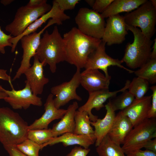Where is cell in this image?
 <instances>
[{"mask_svg": "<svg viewBox=\"0 0 156 156\" xmlns=\"http://www.w3.org/2000/svg\"><path fill=\"white\" fill-rule=\"evenodd\" d=\"M114 0H96L92 7V10L102 14L109 7Z\"/></svg>", "mask_w": 156, "mask_h": 156, "instance_id": "cell-33", "label": "cell"}, {"mask_svg": "<svg viewBox=\"0 0 156 156\" xmlns=\"http://www.w3.org/2000/svg\"><path fill=\"white\" fill-rule=\"evenodd\" d=\"M151 3L154 7L156 8V0H151Z\"/></svg>", "mask_w": 156, "mask_h": 156, "instance_id": "cell-46", "label": "cell"}, {"mask_svg": "<svg viewBox=\"0 0 156 156\" xmlns=\"http://www.w3.org/2000/svg\"><path fill=\"white\" fill-rule=\"evenodd\" d=\"M133 128L129 119L121 111L116 115L107 135L114 142L120 145L123 144L126 137Z\"/></svg>", "mask_w": 156, "mask_h": 156, "instance_id": "cell-21", "label": "cell"}, {"mask_svg": "<svg viewBox=\"0 0 156 156\" xmlns=\"http://www.w3.org/2000/svg\"><path fill=\"white\" fill-rule=\"evenodd\" d=\"M154 42L153 44L152 51L151 52V59H156V38L154 40Z\"/></svg>", "mask_w": 156, "mask_h": 156, "instance_id": "cell-42", "label": "cell"}, {"mask_svg": "<svg viewBox=\"0 0 156 156\" xmlns=\"http://www.w3.org/2000/svg\"><path fill=\"white\" fill-rule=\"evenodd\" d=\"M78 29L86 35L101 39L105 26L101 14L87 8L79 9L75 18Z\"/></svg>", "mask_w": 156, "mask_h": 156, "instance_id": "cell-8", "label": "cell"}, {"mask_svg": "<svg viewBox=\"0 0 156 156\" xmlns=\"http://www.w3.org/2000/svg\"><path fill=\"white\" fill-rule=\"evenodd\" d=\"M152 91L151 105L148 118H156V86L154 85L150 87Z\"/></svg>", "mask_w": 156, "mask_h": 156, "instance_id": "cell-35", "label": "cell"}, {"mask_svg": "<svg viewBox=\"0 0 156 156\" xmlns=\"http://www.w3.org/2000/svg\"><path fill=\"white\" fill-rule=\"evenodd\" d=\"M151 95L135 99L128 107L122 111L129 119L133 127L148 118L150 109Z\"/></svg>", "mask_w": 156, "mask_h": 156, "instance_id": "cell-19", "label": "cell"}, {"mask_svg": "<svg viewBox=\"0 0 156 156\" xmlns=\"http://www.w3.org/2000/svg\"><path fill=\"white\" fill-rule=\"evenodd\" d=\"M147 0H114L107 9L101 14L104 18L119 13H129L136 9Z\"/></svg>", "mask_w": 156, "mask_h": 156, "instance_id": "cell-24", "label": "cell"}, {"mask_svg": "<svg viewBox=\"0 0 156 156\" xmlns=\"http://www.w3.org/2000/svg\"><path fill=\"white\" fill-rule=\"evenodd\" d=\"M28 124L8 107H0V142L3 146H16L27 139Z\"/></svg>", "mask_w": 156, "mask_h": 156, "instance_id": "cell-2", "label": "cell"}, {"mask_svg": "<svg viewBox=\"0 0 156 156\" xmlns=\"http://www.w3.org/2000/svg\"><path fill=\"white\" fill-rule=\"evenodd\" d=\"M16 146L27 156H39V151L42 149L41 145L27 138Z\"/></svg>", "mask_w": 156, "mask_h": 156, "instance_id": "cell-31", "label": "cell"}, {"mask_svg": "<svg viewBox=\"0 0 156 156\" xmlns=\"http://www.w3.org/2000/svg\"><path fill=\"white\" fill-rule=\"evenodd\" d=\"M60 10L64 12L67 10L73 9L77 4L80 1L79 0H55Z\"/></svg>", "mask_w": 156, "mask_h": 156, "instance_id": "cell-32", "label": "cell"}, {"mask_svg": "<svg viewBox=\"0 0 156 156\" xmlns=\"http://www.w3.org/2000/svg\"><path fill=\"white\" fill-rule=\"evenodd\" d=\"M3 88L0 85V99H4L8 96L6 93L3 90Z\"/></svg>", "mask_w": 156, "mask_h": 156, "instance_id": "cell-43", "label": "cell"}, {"mask_svg": "<svg viewBox=\"0 0 156 156\" xmlns=\"http://www.w3.org/2000/svg\"><path fill=\"white\" fill-rule=\"evenodd\" d=\"M114 97L113 100L110 101L115 112L118 110H123L129 106L135 100L133 96L127 90L122 92L118 96Z\"/></svg>", "mask_w": 156, "mask_h": 156, "instance_id": "cell-30", "label": "cell"}, {"mask_svg": "<svg viewBox=\"0 0 156 156\" xmlns=\"http://www.w3.org/2000/svg\"><path fill=\"white\" fill-rule=\"evenodd\" d=\"M130 81L127 80L125 86L122 88L114 91H109V89L98 90L89 93V97L86 103L78 108L79 111H85L88 114L91 122H95L98 116L93 115L91 112L93 109L97 111L105 107L104 103L108 99L116 96L117 94L128 89Z\"/></svg>", "mask_w": 156, "mask_h": 156, "instance_id": "cell-14", "label": "cell"}, {"mask_svg": "<svg viewBox=\"0 0 156 156\" xmlns=\"http://www.w3.org/2000/svg\"><path fill=\"white\" fill-rule=\"evenodd\" d=\"M0 79L8 81L10 84L12 88H14L12 83L11 78L7 73V70L0 69Z\"/></svg>", "mask_w": 156, "mask_h": 156, "instance_id": "cell-40", "label": "cell"}, {"mask_svg": "<svg viewBox=\"0 0 156 156\" xmlns=\"http://www.w3.org/2000/svg\"><path fill=\"white\" fill-rule=\"evenodd\" d=\"M137 77L144 79L149 83L154 84L156 82V59H151L137 70L134 71Z\"/></svg>", "mask_w": 156, "mask_h": 156, "instance_id": "cell-27", "label": "cell"}, {"mask_svg": "<svg viewBox=\"0 0 156 156\" xmlns=\"http://www.w3.org/2000/svg\"><path fill=\"white\" fill-rule=\"evenodd\" d=\"M75 126L73 133L89 135L94 133L88 114L85 111L77 110L75 115Z\"/></svg>", "mask_w": 156, "mask_h": 156, "instance_id": "cell-26", "label": "cell"}, {"mask_svg": "<svg viewBox=\"0 0 156 156\" xmlns=\"http://www.w3.org/2000/svg\"><path fill=\"white\" fill-rule=\"evenodd\" d=\"M96 150L99 156H125L120 145L113 141L108 135L96 146Z\"/></svg>", "mask_w": 156, "mask_h": 156, "instance_id": "cell-25", "label": "cell"}, {"mask_svg": "<svg viewBox=\"0 0 156 156\" xmlns=\"http://www.w3.org/2000/svg\"><path fill=\"white\" fill-rule=\"evenodd\" d=\"M126 26L127 30L133 33L134 39L132 43L127 44L121 60L131 69L140 68L151 59L153 42L146 37L138 27L126 25Z\"/></svg>", "mask_w": 156, "mask_h": 156, "instance_id": "cell-4", "label": "cell"}, {"mask_svg": "<svg viewBox=\"0 0 156 156\" xmlns=\"http://www.w3.org/2000/svg\"><path fill=\"white\" fill-rule=\"evenodd\" d=\"M90 150L89 148L75 146L66 156H87Z\"/></svg>", "mask_w": 156, "mask_h": 156, "instance_id": "cell-36", "label": "cell"}, {"mask_svg": "<svg viewBox=\"0 0 156 156\" xmlns=\"http://www.w3.org/2000/svg\"><path fill=\"white\" fill-rule=\"evenodd\" d=\"M34 57L33 65L24 74L33 93L37 96L42 93L44 86L49 83V80L44 75V63L40 62L36 54Z\"/></svg>", "mask_w": 156, "mask_h": 156, "instance_id": "cell-16", "label": "cell"}, {"mask_svg": "<svg viewBox=\"0 0 156 156\" xmlns=\"http://www.w3.org/2000/svg\"><path fill=\"white\" fill-rule=\"evenodd\" d=\"M23 89L16 90L14 88L9 90L3 88L8 96L4 100L15 109L28 108L31 105L40 107L42 105V98L34 94L30 87L26 81Z\"/></svg>", "mask_w": 156, "mask_h": 156, "instance_id": "cell-12", "label": "cell"}, {"mask_svg": "<svg viewBox=\"0 0 156 156\" xmlns=\"http://www.w3.org/2000/svg\"><path fill=\"white\" fill-rule=\"evenodd\" d=\"M47 2L36 6L27 4L20 7L5 30L13 37L20 35L30 25L51 10L52 6Z\"/></svg>", "mask_w": 156, "mask_h": 156, "instance_id": "cell-5", "label": "cell"}, {"mask_svg": "<svg viewBox=\"0 0 156 156\" xmlns=\"http://www.w3.org/2000/svg\"><path fill=\"white\" fill-rule=\"evenodd\" d=\"M126 25L140 28L142 34L151 39L155 31L156 8L150 0H147L138 8L123 16Z\"/></svg>", "mask_w": 156, "mask_h": 156, "instance_id": "cell-6", "label": "cell"}, {"mask_svg": "<svg viewBox=\"0 0 156 156\" xmlns=\"http://www.w3.org/2000/svg\"><path fill=\"white\" fill-rule=\"evenodd\" d=\"M9 156H27L21 151L15 145L3 146Z\"/></svg>", "mask_w": 156, "mask_h": 156, "instance_id": "cell-38", "label": "cell"}, {"mask_svg": "<svg viewBox=\"0 0 156 156\" xmlns=\"http://www.w3.org/2000/svg\"><path fill=\"white\" fill-rule=\"evenodd\" d=\"M54 137L51 129L29 130L27 138L36 143L42 145L48 142Z\"/></svg>", "mask_w": 156, "mask_h": 156, "instance_id": "cell-29", "label": "cell"}, {"mask_svg": "<svg viewBox=\"0 0 156 156\" xmlns=\"http://www.w3.org/2000/svg\"><path fill=\"white\" fill-rule=\"evenodd\" d=\"M96 140V138L94 134L86 135L66 133L53 138L47 143L41 145V147L42 149L47 145L52 146L62 143L65 147L78 145L84 148H88L95 142Z\"/></svg>", "mask_w": 156, "mask_h": 156, "instance_id": "cell-20", "label": "cell"}, {"mask_svg": "<svg viewBox=\"0 0 156 156\" xmlns=\"http://www.w3.org/2000/svg\"><path fill=\"white\" fill-rule=\"evenodd\" d=\"M70 18L69 16L60 10L57 3L55 0H53L51 8L49 11L30 25L21 35L16 37H13L10 39V42L12 44L11 52L13 53L15 51L18 42L22 37L36 32L38 29L49 19L56 20L62 24L63 21Z\"/></svg>", "mask_w": 156, "mask_h": 156, "instance_id": "cell-15", "label": "cell"}, {"mask_svg": "<svg viewBox=\"0 0 156 156\" xmlns=\"http://www.w3.org/2000/svg\"><path fill=\"white\" fill-rule=\"evenodd\" d=\"M143 148L146 149L156 153V138L148 141L144 145Z\"/></svg>", "mask_w": 156, "mask_h": 156, "instance_id": "cell-39", "label": "cell"}, {"mask_svg": "<svg viewBox=\"0 0 156 156\" xmlns=\"http://www.w3.org/2000/svg\"><path fill=\"white\" fill-rule=\"evenodd\" d=\"M149 83L145 79L138 77H134L130 83L128 91L135 99H141L148 90Z\"/></svg>", "mask_w": 156, "mask_h": 156, "instance_id": "cell-28", "label": "cell"}, {"mask_svg": "<svg viewBox=\"0 0 156 156\" xmlns=\"http://www.w3.org/2000/svg\"><path fill=\"white\" fill-rule=\"evenodd\" d=\"M106 44L102 41L97 48L89 55L84 68L85 70L100 69L104 73L105 76L109 77L108 68L111 66H116L124 69L129 73L134 71L127 68L122 65V61L118 59L112 58L105 52Z\"/></svg>", "mask_w": 156, "mask_h": 156, "instance_id": "cell-11", "label": "cell"}, {"mask_svg": "<svg viewBox=\"0 0 156 156\" xmlns=\"http://www.w3.org/2000/svg\"><path fill=\"white\" fill-rule=\"evenodd\" d=\"M123 16L118 14L108 17L102 41L108 46L122 43L128 34Z\"/></svg>", "mask_w": 156, "mask_h": 156, "instance_id": "cell-13", "label": "cell"}, {"mask_svg": "<svg viewBox=\"0 0 156 156\" xmlns=\"http://www.w3.org/2000/svg\"><path fill=\"white\" fill-rule=\"evenodd\" d=\"M55 24L61 25L58 21L50 19L47 24L38 32H35L22 37L21 40L23 53L20 66L14 76L13 80L20 78L25 72L31 66L30 60L35 55L38 47L41 34L48 27Z\"/></svg>", "mask_w": 156, "mask_h": 156, "instance_id": "cell-9", "label": "cell"}, {"mask_svg": "<svg viewBox=\"0 0 156 156\" xmlns=\"http://www.w3.org/2000/svg\"><path fill=\"white\" fill-rule=\"evenodd\" d=\"M111 78L106 77L99 70H85L81 73L80 84L88 92L109 89Z\"/></svg>", "mask_w": 156, "mask_h": 156, "instance_id": "cell-18", "label": "cell"}, {"mask_svg": "<svg viewBox=\"0 0 156 156\" xmlns=\"http://www.w3.org/2000/svg\"><path fill=\"white\" fill-rule=\"evenodd\" d=\"M47 1L46 0H30L27 5L31 6H36L40 5Z\"/></svg>", "mask_w": 156, "mask_h": 156, "instance_id": "cell-41", "label": "cell"}, {"mask_svg": "<svg viewBox=\"0 0 156 156\" xmlns=\"http://www.w3.org/2000/svg\"><path fill=\"white\" fill-rule=\"evenodd\" d=\"M94 0H86L85 1L91 7H92L95 2Z\"/></svg>", "mask_w": 156, "mask_h": 156, "instance_id": "cell-45", "label": "cell"}, {"mask_svg": "<svg viewBox=\"0 0 156 156\" xmlns=\"http://www.w3.org/2000/svg\"><path fill=\"white\" fill-rule=\"evenodd\" d=\"M13 37L11 34L7 35L2 30L0 26V52L4 54L5 53V48L7 46L12 47V44L10 39Z\"/></svg>", "mask_w": 156, "mask_h": 156, "instance_id": "cell-34", "label": "cell"}, {"mask_svg": "<svg viewBox=\"0 0 156 156\" xmlns=\"http://www.w3.org/2000/svg\"><path fill=\"white\" fill-rule=\"evenodd\" d=\"M36 55L44 66L48 64L52 73L55 72L57 64L65 61L64 44L63 38L55 26L49 34L46 30L41 38Z\"/></svg>", "mask_w": 156, "mask_h": 156, "instance_id": "cell-3", "label": "cell"}, {"mask_svg": "<svg viewBox=\"0 0 156 156\" xmlns=\"http://www.w3.org/2000/svg\"><path fill=\"white\" fill-rule=\"evenodd\" d=\"M105 107L106 112L104 117L102 119L98 118L95 122H91V125L95 129L94 134L96 138L95 145L96 147L108 134L116 116L115 112L112 109L110 100Z\"/></svg>", "mask_w": 156, "mask_h": 156, "instance_id": "cell-22", "label": "cell"}, {"mask_svg": "<svg viewBox=\"0 0 156 156\" xmlns=\"http://www.w3.org/2000/svg\"><path fill=\"white\" fill-rule=\"evenodd\" d=\"M63 39L65 61L80 69L84 68L89 56L102 41L83 34L75 27L64 34Z\"/></svg>", "mask_w": 156, "mask_h": 156, "instance_id": "cell-1", "label": "cell"}, {"mask_svg": "<svg viewBox=\"0 0 156 156\" xmlns=\"http://www.w3.org/2000/svg\"><path fill=\"white\" fill-rule=\"evenodd\" d=\"M126 154L127 156H156V153L146 149H139L129 152Z\"/></svg>", "mask_w": 156, "mask_h": 156, "instance_id": "cell-37", "label": "cell"}, {"mask_svg": "<svg viewBox=\"0 0 156 156\" xmlns=\"http://www.w3.org/2000/svg\"><path fill=\"white\" fill-rule=\"evenodd\" d=\"M78 108L77 101L73 102L69 106L60 121L54 124L51 129L54 138L66 133H73L75 126V115Z\"/></svg>", "mask_w": 156, "mask_h": 156, "instance_id": "cell-23", "label": "cell"}, {"mask_svg": "<svg viewBox=\"0 0 156 156\" xmlns=\"http://www.w3.org/2000/svg\"><path fill=\"white\" fill-rule=\"evenodd\" d=\"M121 147L125 154L141 149L148 141L156 137V119H147L134 126Z\"/></svg>", "mask_w": 156, "mask_h": 156, "instance_id": "cell-7", "label": "cell"}, {"mask_svg": "<svg viewBox=\"0 0 156 156\" xmlns=\"http://www.w3.org/2000/svg\"><path fill=\"white\" fill-rule=\"evenodd\" d=\"M54 95L52 94L48 96L45 103V112L39 118L28 126V130L47 129L49 124L53 121L61 119L66 112V109H57L53 101Z\"/></svg>", "mask_w": 156, "mask_h": 156, "instance_id": "cell-17", "label": "cell"}, {"mask_svg": "<svg viewBox=\"0 0 156 156\" xmlns=\"http://www.w3.org/2000/svg\"><path fill=\"white\" fill-rule=\"evenodd\" d=\"M81 73L80 69H77L69 81L64 82L51 88V93L55 96L53 101L57 108L60 109L72 100L79 101L82 100V98L76 92L77 88L80 85Z\"/></svg>", "mask_w": 156, "mask_h": 156, "instance_id": "cell-10", "label": "cell"}, {"mask_svg": "<svg viewBox=\"0 0 156 156\" xmlns=\"http://www.w3.org/2000/svg\"><path fill=\"white\" fill-rule=\"evenodd\" d=\"M14 0H2L1 1V3L5 5H6L10 4Z\"/></svg>", "mask_w": 156, "mask_h": 156, "instance_id": "cell-44", "label": "cell"}]
</instances>
